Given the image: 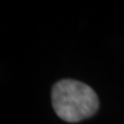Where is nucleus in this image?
Returning a JSON list of instances; mask_svg holds the SVG:
<instances>
[{"instance_id":"nucleus-1","label":"nucleus","mask_w":124,"mask_h":124,"mask_svg":"<svg viewBox=\"0 0 124 124\" xmlns=\"http://www.w3.org/2000/svg\"><path fill=\"white\" fill-rule=\"evenodd\" d=\"M52 103L56 115L70 123L91 117L99 108L98 95L92 87L74 79H62L54 85Z\"/></svg>"}]
</instances>
